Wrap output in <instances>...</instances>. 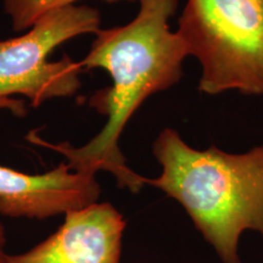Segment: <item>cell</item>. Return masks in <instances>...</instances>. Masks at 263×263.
<instances>
[{
  "instance_id": "obj_3",
  "label": "cell",
  "mask_w": 263,
  "mask_h": 263,
  "mask_svg": "<svg viewBox=\"0 0 263 263\" xmlns=\"http://www.w3.org/2000/svg\"><path fill=\"white\" fill-rule=\"evenodd\" d=\"M178 34L202 66L203 93L263 94V0H188Z\"/></svg>"
},
{
  "instance_id": "obj_5",
  "label": "cell",
  "mask_w": 263,
  "mask_h": 263,
  "mask_svg": "<svg viewBox=\"0 0 263 263\" xmlns=\"http://www.w3.org/2000/svg\"><path fill=\"white\" fill-rule=\"evenodd\" d=\"M22 103L0 99V110L22 114ZM100 185L93 173L78 172L62 162L42 174H28L0 166V215L45 219L98 202Z\"/></svg>"
},
{
  "instance_id": "obj_1",
  "label": "cell",
  "mask_w": 263,
  "mask_h": 263,
  "mask_svg": "<svg viewBox=\"0 0 263 263\" xmlns=\"http://www.w3.org/2000/svg\"><path fill=\"white\" fill-rule=\"evenodd\" d=\"M139 12L129 24L100 29L82 67L104 68L112 85L89 99V106L107 117L98 136L81 147L68 143L51 144L41 138L29 139L50 147L66 157V163L78 172L112 173L121 188L138 193L146 178L132 171L118 147L122 132L150 95L176 84L182 76L183 60L188 57L178 32H171L168 21L178 0H138Z\"/></svg>"
},
{
  "instance_id": "obj_6",
  "label": "cell",
  "mask_w": 263,
  "mask_h": 263,
  "mask_svg": "<svg viewBox=\"0 0 263 263\" xmlns=\"http://www.w3.org/2000/svg\"><path fill=\"white\" fill-rule=\"evenodd\" d=\"M127 223L108 202L65 215L57 232L9 263H120Z\"/></svg>"
},
{
  "instance_id": "obj_7",
  "label": "cell",
  "mask_w": 263,
  "mask_h": 263,
  "mask_svg": "<svg viewBox=\"0 0 263 263\" xmlns=\"http://www.w3.org/2000/svg\"><path fill=\"white\" fill-rule=\"evenodd\" d=\"M78 0H4V9L12 20L15 31L29 28L37 20L50 10L73 5ZM107 3L136 2V0H104Z\"/></svg>"
},
{
  "instance_id": "obj_8",
  "label": "cell",
  "mask_w": 263,
  "mask_h": 263,
  "mask_svg": "<svg viewBox=\"0 0 263 263\" xmlns=\"http://www.w3.org/2000/svg\"><path fill=\"white\" fill-rule=\"evenodd\" d=\"M6 244V235L5 228L0 222V263H9V254L5 251Z\"/></svg>"
},
{
  "instance_id": "obj_4",
  "label": "cell",
  "mask_w": 263,
  "mask_h": 263,
  "mask_svg": "<svg viewBox=\"0 0 263 263\" xmlns=\"http://www.w3.org/2000/svg\"><path fill=\"white\" fill-rule=\"evenodd\" d=\"M28 33L0 41V99L25 95L33 106L52 98L71 97L80 89L81 62L64 55L49 57L70 39L100 31V14L89 6L67 5L42 15Z\"/></svg>"
},
{
  "instance_id": "obj_2",
  "label": "cell",
  "mask_w": 263,
  "mask_h": 263,
  "mask_svg": "<svg viewBox=\"0 0 263 263\" xmlns=\"http://www.w3.org/2000/svg\"><path fill=\"white\" fill-rule=\"evenodd\" d=\"M154 155L162 172L146 184L184 207L223 263H241L240 235L255 230L263 236V145L245 154L215 146L201 151L167 128L154 144Z\"/></svg>"
}]
</instances>
